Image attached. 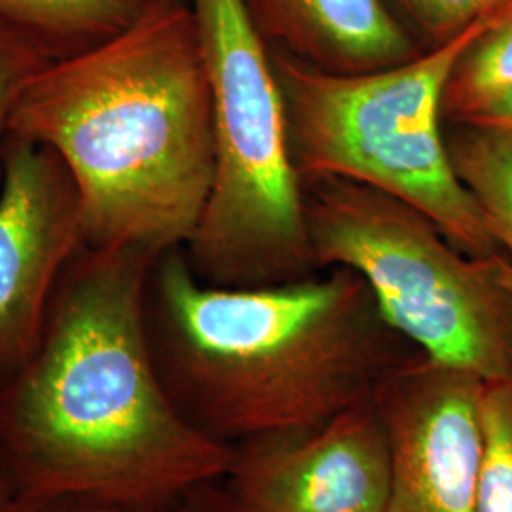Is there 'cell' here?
Masks as SVG:
<instances>
[{
  "instance_id": "obj_1",
  "label": "cell",
  "mask_w": 512,
  "mask_h": 512,
  "mask_svg": "<svg viewBox=\"0 0 512 512\" xmlns=\"http://www.w3.org/2000/svg\"><path fill=\"white\" fill-rule=\"evenodd\" d=\"M156 260L82 247L35 353L0 382V469L25 499L171 512L228 473L234 450L184 420L154 365L145 289Z\"/></svg>"
},
{
  "instance_id": "obj_2",
  "label": "cell",
  "mask_w": 512,
  "mask_h": 512,
  "mask_svg": "<svg viewBox=\"0 0 512 512\" xmlns=\"http://www.w3.org/2000/svg\"><path fill=\"white\" fill-rule=\"evenodd\" d=\"M10 135L50 147L93 251L162 256L192 239L213 183V95L188 0H150L126 29L48 61Z\"/></svg>"
},
{
  "instance_id": "obj_3",
  "label": "cell",
  "mask_w": 512,
  "mask_h": 512,
  "mask_svg": "<svg viewBox=\"0 0 512 512\" xmlns=\"http://www.w3.org/2000/svg\"><path fill=\"white\" fill-rule=\"evenodd\" d=\"M145 325L169 399L230 448L374 401L389 372L418 353L353 270L228 289L200 281L184 249L150 268Z\"/></svg>"
},
{
  "instance_id": "obj_4",
  "label": "cell",
  "mask_w": 512,
  "mask_h": 512,
  "mask_svg": "<svg viewBox=\"0 0 512 512\" xmlns=\"http://www.w3.org/2000/svg\"><path fill=\"white\" fill-rule=\"evenodd\" d=\"M213 95L215 167L184 255L215 287L253 289L317 274L274 55L243 0H188Z\"/></svg>"
},
{
  "instance_id": "obj_5",
  "label": "cell",
  "mask_w": 512,
  "mask_h": 512,
  "mask_svg": "<svg viewBox=\"0 0 512 512\" xmlns=\"http://www.w3.org/2000/svg\"><path fill=\"white\" fill-rule=\"evenodd\" d=\"M492 16L442 46L372 73H323L270 50L300 177L372 186L427 215L465 255H503L454 171L442 126L450 73Z\"/></svg>"
},
{
  "instance_id": "obj_6",
  "label": "cell",
  "mask_w": 512,
  "mask_h": 512,
  "mask_svg": "<svg viewBox=\"0 0 512 512\" xmlns=\"http://www.w3.org/2000/svg\"><path fill=\"white\" fill-rule=\"evenodd\" d=\"M317 270L365 279L387 325L437 365L512 382V293L499 256L450 243L416 207L342 177H300Z\"/></svg>"
},
{
  "instance_id": "obj_7",
  "label": "cell",
  "mask_w": 512,
  "mask_h": 512,
  "mask_svg": "<svg viewBox=\"0 0 512 512\" xmlns=\"http://www.w3.org/2000/svg\"><path fill=\"white\" fill-rule=\"evenodd\" d=\"M220 486L228 512H385L391 444L376 403L317 427L232 446Z\"/></svg>"
},
{
  "instance_id": "obj_8",
  "label": "cell",
  "mask_w": 512,
  "mask_h": 512,
  "mask_svg": "<svg viewBox=\"0 0 512 512\" xmlns=\"http://www.w3.org/2000/svg\"><path fill=\"white\" fill-rule=\"evenodd\" d=\"M82 243V203L54 150L8 137L0 169V382L35 353Z\"/></svg>"
},
{
  "instance_id": "obj_9",
  "label": "cell",
  "mask_w": 512,
  "mask_h": 512,
  "mask_svg": "<svg viewBox=\"0 0 512 512\" xmlns=\"http://www.w3.org/2000/svg\"><path fill=\"white\" fill-rule=\"evenodd\" d=\"M486 382L420 351L374 395L391 444L385 512H476Z\"/></svg>"
},
{
  "instance_id": "obj_10",
  "label": "cell",
  "mask_w": 512,
  "mask_h": 512,
  "mask_svg": "<svg viewBox=\"0 0 512 512\" xmlns=\"http://www.w3.org/2000/svg\"><path fill=\"white\" fill-rule=\"evenodd\" d=\"M243 4L272 52L323 73L382 71L427 50L387 0H243Z\"/></svg>"
},
{
  "instance_id": "obj_11",
  "label": "cell",
  "mask_w": 512,
  "mask_h": 512,
  "mask_svg": "<svg viewBox=\"0 0 512 512\" xmlns=\"http://www.w3.org/2000/svg\"><path fill=\"white\" fill-rule=\"evenodd\" d=\"M150 0H0V19L38 40L54 57L114 37Z\"/></svg>"
},
{
  "instance_id": "obj_12",
  "label": "cell",
  "mask_w": 512,
  "mask_h": 512,
  "mask_svg": "<svg viewBox=\"0 0 512 512\" xmlns=\"http://www.w3.org/2000/svg\"><path fill=\"white\" fill-rule=\"evenodd\" d=\"M444 133L459 181L501 253L512 258V131L450 124Z\"/></svg>"
},
{
  "instance_id": "obj_13",
  "label": "cell",
  "mask_w": 512,
  "mask_h": 512,
  "mask_svg": "<svg viewBox=\"0 0 512 512\" xmlns=\"http://www.w3.org/2000/svg\"><path fill=\"white\" fill-rule=\"evenodd\" d=\"M512 90V2L497 10L454 65L442 95V118L463 124Z\"/></svg>"
},
{
  "instance_id": "obj_14",
  "label": "cell",
  "mask_w": 512,
  "mask_h": 512,
  "mask_svg": "<svg viewBox=\"0 0 512 512\" xmlns=\"http://www.w3.org/2000/svg\"><path fill=\"white\" fill-rule=\"evenodd\" d=\"M476 512H512V382L484 385Z\"/></svg>"
},
{
  "instance_id": "obj_15",
  "label": "cell",
  "mask_w": 512,
  "mask_h": 512,
  "mask_svg": "<svg viewBox=\"0 0 512 512\" xmlns=\"http://www.w3.org/2000/svg\"><path fill=\"white\" fill-rule=\"evenodd\" d=\"M54 57L38 40L0 19V169L10 122L31 78Z\"/></svg>"
},
{
  "instance_id": "obj_16",
  "label": "cell",
  "mask_w": 512,
  "mask_h": 512,
  "mask_svg": "<svg viewBox=\"0 0 512 512\" xmlns=\"http://www.w3.org/2000/svg\"><path fill=\"white\" fill-rule=\"evenodd\" d=\"M425 48H437L512 0H391Z\"/></svg>"
},
{
  "instance_id": "obj_17",
  "label": "cell",
  "mask_w": 512,
  "mask_h": 512,
  "mask_svg": "<svg viewBox=\"0 0 512 512\" xmlns=\"http://www.w3.org/2000/svg\"><path fill=\"white\" fill-rule=\"evenodd\" d=\"M35 512H135L92 499H54L48 503H40ZM171 512H228L226 499L220 482L205 484L202 488L190 492L183 501Z\"/></svg>"
},
{
  "instance_id": "obj_18",
  "label": "cell",
  "mask_w": 512,
  "mask_h": 512,
  "mask_svg": "<svg viewBox=\"0 0 512 512\" xmlns=\"http://www.w3.org/2000/svg\"><path fill=\"white\" fill-rule=\"evenodd\" d=\"M463 124L512 131V90L499 95L497 99L488 103L486 107H482Z\"/></svg>"
},
{
  "instance_id": "obj_19",
  "label": "cell",
  "mask_w": 512,
  "mask_h": 512,
  "mask_svg": "<svg viewBox=\"0 0 512 512\" xmlns=\"http://www.w3.org/2000/svg\"><path fill=\"white\" fill-rule=\"evenodd\" d=\"M38 503H33L19 494L8 476L0 469V512H35Z\"/></svg>"
},
{
  "instance_id": "obj_20",
  "label": "cell",
  "mask_w": 512,
  "mask_h": 512,
  "mask_svg": "<svg viewBox=\"0 0 512 512\" xmlns=\"http://www.w3.org/2000/svg\"><path fill=\"white\" fill-rule=\"evenodd\" d=\"M499 270H501V277H503L505 285L511 289L512 293V258L507 255L499 256Z\"/></svg>"
}]
</instances>
